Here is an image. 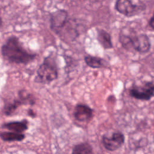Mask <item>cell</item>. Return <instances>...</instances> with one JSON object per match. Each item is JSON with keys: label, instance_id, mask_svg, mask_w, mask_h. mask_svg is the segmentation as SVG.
Here are the masks:
<instances>
[{"label": "cell", "instance_id": "16", "mask_svg": "<svg viewBox=\"0 0 154 154\" xmlns=\"http://www.w3.org/2000/svg\"><path fill=\"white\" fill-rule=\"evenodd\" d=\"M149 26L153 29H154V12L153 14V16L151 17V18L150 19V20L149 22Z\"/></svg>", "mask_w": 154, "mask_h": 154}, {"label": "cell", "instance_id": "7", "mask_svg": "<svg viewBox=\"0 0 154 154\" xmlns=\"http://www.w3.org/2000/svg\"><path fill=\"white\" fill-rule=\"evenodd\" d=\"M68 13L63 9H59L52 12L49 15L51 29L56 34L69 22Z\"/></svg>", "mask_w": 154, "mask_h": 154}, {"label": "cell", "instance_id": "1", "mask_svg": "<svg viewBox=\"0 0 154 154\" xmlns=\"http://www.w3.org/2000/svg\"><path fill=\"white\" fill-rule=\"evenodd\" d=\"M1 53L4 60L10 63L27 65L34 60L37 54L30 52L23 46L19 38L9 37L1 48Z\"/></svg>", "mask_w": 154, "mask_h": 154}, {"label": "cell", "instance_id": "5", "mask_svg": "<svg viewBox=\"0 0 154 154\" xmlns=\"http://www.w3.org/2000/svg\"><path fill=\"white\" fill-rule=\"evenodd\" d=\"M114 7L120 14L126 17H132L145 10L146 5L141 1L140 4H134L129 0H119L116 2Z\"/></svg>", "mask_w": 154, "mask_h": 154}, {"label": "cell", "instance_id": "15", "mask_svg": "<svg viewBox=\"0 0 154 154\" xmlns=\"http://www.w3.org/2000/svg\"><path fill=\"white\" fill-rule=\"evenodd\" d=\"M27 113H28V116L32 117V118H34V117H36V113L34 111L33 109H29L27 111Z\"/></svg>", "mask_w": 154, "mask_h": 154}, {"label": "cell", "instance_id": "10", "mask_svg": "<svg viewBox=\"0 0 154 154\" xmlns=\"http://www.w3.org/2000/svg\"><path fill=\"white\" fill-rule=\"evenodd\" d=\"M2 127L13 132L22 134L23 132L28 129V122L26 119L22 120V121L10 122L3 124Z\"/></svg>", "mask_w": 154, "mask_h": 154}, {"label": "cell", "instance_id": "14", "mask_svg": "<svg viewBox=\"0 0 154 154\" xmlns=\"http://www.w3.org/2000/svg\"><path fill=\"white\" fill-rule=\"evenodd\" d=\"M0 137L5 141H20L25 138V135L13 132H2L0 133Z\"/></svg>", "mask_w": 154, "mask_h": 154}, {"label": "cell", "instance_id": "4", "mask_svg": "<svg viewBox=\"0 0 154 154\" xmlns=\"http://www.w3.org/2000/svg\"><path fill=\"white\" fill-rule=\"evenodd\" d=\"M18 97L14 99L10 102L6 103L3 108V112L7 116H10L21 105L32 106L35 103V96L25 90H20L18 91Z\"/></svg>", "mask_w": 154, "mask_h": 154}, {"label": "cell", "instance_id": "2", "mask_svg": "<svg viewBox=\"0 0 154 154\" xmlns=\"http://www.w3.org/2000/svg\"><path fill=\"white\" fill-rule=\"evenodd\" d=\"M58 66L55 57L50 54L46 57L36 72L34 81L36 83L48 84L58 78Z\"/></svg>", "mask_w": 154, "mask_h": 154}, {"label": "cell", "instance_id": "9", "mask_svg": "<svg viewBox=\"0 0 154 154\" xmlns=\"http://www.w3.org/2000/svg\"><path fill=\"white\" fill-rule=\"evenodd\" d=\"M73 116L79 122H88L93 116V110L85 104L78 103L75 107Z\"/></svg>", "mask_w": 154, "mask_h": 154}, {"label": "cell", "instance_id": "3", "mask_svg": "<svg viewBox=\"0 0 154 154\" xmlns=\"http://www.w3.org/2000/svg\"><path fill=\"white\" fill-rule=\"evenodd\" d=\"M119 42L125 49H134L140 54L147 53L151 48L150 39L145 34H131L129 35L120 34Z\"/></svg>", "mask_w": 154, "mask_h": 154}, {"label": "cell", "instance_id": "6", "mask_svg": "<svg viewBox=\"0 0 154 154\" xmlns=\"http://www.w3.org/2000/svg\"><path fill=\"white\" fill-rule=\"evenodd\" d=\"M131 97L142 100H149L154 96V83L145 82L142 85H133L129 90Z\"/></svg>", "mask_w": 154, "mask_h": 154}, {"label": "cell", "instance_id": "17", "mask_svg": "<svg viewBox=\"0 0 154 154\" xmlns=\"http://www.w3.org/2000/svg\"><path fill=\"white\" fill-rule=\"evenodd\" d=\"M2 25V20L1 17L0 16V27H1Z\"/></svg>", "mask_w": 154, "mask_h": 154}, {"label": "cell", "instance_id": "11", "mask_svg": "<svg viewBox=\"0 0 154 154\" xmlns=\"http://www.w3.org/2000/svg\"><path fill=\"white\" fill-rule=\"evenodd\" d=\"M97 40L100 45L105 49H109L113 48L110 34L105 30L100 28H97Z\"/></svg>", "mask_w": 154, "mask_h": 154}, {"label": "cell", "instance_id": "8", "mask_svg": "<svg viewBox=\"0 0 154 154\" xmlns=\"http://www.w3.org/2000/svg\"><path fill=\"white\" fill-rule=\"evenodd\" d=\"M102 143L105 148L109 151H115L120 148L125 142V136L121 132H114L111 134L102 136Z\"/></svg>", "mask_w": 154, "mask_h": 154}, {"label": "cell", "instance_id": "12", "mask_svg": "<svg viewBox=\"0 0 154 154\" xmlns=\"http://www.w3.org/2000/svg\"><path fill=\"white\" fill-rule=\"evenodd\" d=\"M84 61L88 66L93 69L103 68L106 67L107 62L100 57L87 55L84 57Z\"/></svg>", "mask_w": 154, "mask_h": 154}, {"label": "cell", "instance_id": "13", "mask_svg": "<svg viewBox=\"0 0 154 154\" xmlns=\"http://www.w3.org/2000/svg\"><path fill=\"white\" fill-rule=\"evenodd\" d=\"M71 154H93V148L88 143H79L73 147Z\"/></svg>", "mask_w": 154, "mask_h": 154}]
</instances>
